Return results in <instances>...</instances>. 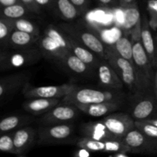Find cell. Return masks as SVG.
I'll list each match as a JSON object with an SVG mask.
<instances>
[{
	"label": "cell",
	"instance_id": "cell-1",
	"mask_svg": "<svg viewBox=\"0 0 157 157\" xmlns=\"http://www.w3.org/2000/svg\"><path fill=\"white\" fill-rule=\"evenodd\" d=\"M133 42V63L137 79V91H146L153 87L155 73L141 39L132 40Z\"/></svg>",
	"mask_w": 157,
	"mask_h": 157
},
{
	"label": "cell",
	"instance_id": "cell-2",
	"mask_svg": "<svg viewBox=\"0 0 157 157\" xmlns=\"http://www.w3.org/2000/svg\"><path fill=\"white\" fill-rule=\"evenodd\" d=\"M14 50L12 52H2L0 54V70L2 71L32 65L43 56L38 48Z\"/></svg>",
	"mask_w": 157,
	"mask_h": 157
},
{
	"label": "cell",
	"instance_id": "cell-3",
	"mask_svg": "<svg viewBox=\"0 0 157 157\" xmlns=\"http://www.w3.org/2000/svg\"><path fill=\"white\" fill-rule=\"evenodd\" d=\"M105 54V60L114 69L124 84L131 90H137V79L133 63L120 55L113 45L106 46Z\"/></svg>",
	"mask_w": 157,
	"mask_h": 157
},
{
	"label": "cell",
	"instance_id": "cell-4",
	"mask_svg": "<svg viewBox=\"0 0 157 157\" xmlns=\"http://www.w3.org/2000/svg\"><path fill=\"white\" fill-rule=\"evenodd\" d=\"M115 96L112 92L102 91L91 88H78L75 86L73 90L61 99L62 104H96L115 101Z\"/></svg>",
	"mask_w": 157,
	"mask_h": 157
},
{
	"label": "cell",
	"instance_id": "cell-5",
	"mask_svg": "<svg viewBox=\"0 0 157 157\" xmlns=\"http://www.w3.org/2000/svg\"><path fill=\"white\" fill-rule=\"evenodd\" d=\"M71 124H59L41 127L38 130V141L41 144H57L68 142L73 134Z\"/></svg>",
	"mask_w": 157,
	"mask_h": 157
},
{
	"label": "cell",
	"instance_id": "cell-6",
	"mask_svg": "<svg viewBox=\"0 0 157 157\" xmlns=\"http://www.w3.org/2000/svg\"><path fill=\"white\" fill-rule=\"evenodd\" d=\"M77 146L79 148L85 149L90 153L92 152H101V153H115L119 152L130 153V149L125 145L122 140H98L92 138H79L77 141Z\"/></svg>",
	"mask_w": 157,
	"mask_h": 157
},
{
	"label": "cell",
	"instance_id": "cell-7",
	"mask_svg": "<svg viewBox=\"0 0 157 157\" xmlns=\"http://www.w3.org/2000/svg\"><path fill=\"white\" fill-rule=\"evenodd\" d=\"M75 87L73 84H64L59 86L33 87L27 83L22 89V94L26 98H59L63 99Z\"/></svg>",
	"mask_w": 157,
	"mask_h": 157
},
{
	"label": "cell",
	"instance_id": "cell-8",
	"mask_svg": "<svg viewBox=\"0 0 157 157\" xmlns=\"http://www.w3.org/2000/svg\"><path fill=\"white\" fill-rule=\"evenodd\" d=\"M122 140L130 149V153H157V141L147 136L136 127L129 131Z\"/></svg>",
	"mask_w": 157,
	"mask_h": 157
},
{
	"label": "cell",
	"instance_id": "cell-9",
	"mask_svg": "<svg viewBox=\"0 0 157 157\" xmlns=\"http://www.w3.org/2000/svg\"><path fill=\"white\" fill-rule=\"evenodd\" d=\"M31 75L27 72H19L2 77L0 80V101L4 103L18 91L22 90L27 83H29Z\"/></svg>",
	"mask_w": 157,
	"mask_h": 157
},
{
	"label": "cell",
	"instance_id": "cell-10",
	"mask_svg": "<svg viewBox=\"0 0 157 157\" xmlns=\"http://www.w3.org/2000/svg\"><path fill=\"white\" fill-rule=\"evenodd\" d=\"M109 130L119 140L135 128V121L127 113H113L101 120Z\"/></svg>",
	"mask_w": 157,
	"mask_h": 157
},
{
	"label": "cell",
	"instance_id": "cell-11",
	"mask_svg": "<svg viewBox=\"0 0 157 157\" xmlns=\"http://www.w3.org/2000/svg\"><path fill=\"white\" fill-rule=\"evenodd\" d=\"M63 30L71 34L86 48L90 49L91 52H93L95 55H98L101 58L105 60L106 45L93 32L87 30L71 28L69 26L65 27Z\"/></svg>",
	"mask_w": 157,
	"mask_h": 157
},
{
	"label": "cell",
	"instance_id": "cell-12",
	"mask_svg": "<svg viewBox=\"0 0 157 157\" xmlns=\"http://www.w3.org/2000/svg\"><path fill=\"white\" fill-rule=\"evenodd\" d=\"M78 107L72 104L57 105L46 113V114L43 117L42 122L49 125L68 122L78 116Z\"/></svg>",
	"mask_w": 157,
	"mask_h": 157
},
{
	"label": "cell",
	"instance_id": "cell-13",
	"mask_svg": "<svg viewBox=\"0 0 157 157\" xmlns=\"http://www.w3.org/2000/svg\"><path fill=\"white\" fill-rule=\"evenodd\" d=\"M38 44L43 56L58 63L61 62L67 54L71 52L59 45L55 40L46 34L43 36H40Z\"/></svg>",
	"mask_w": 157,
	"mask_h": 157
},
{
	"label": "cell",
	"instance_id": "cell-14",
	"mask_svg": "<svg viewBox=\"0 0 157 157\" xmlns=\"http://www.w3.org/2000/svg\"><path fill=\"white\" fill-rule=\"evenodd\" d=\"M36 132L32 127H23L15 131L13 134L15 144V154L23 156L29 152L35 140Z\"/></svg>",
	"mask_w": 157,
	"mask_h": 157
},
{
	"label": "cell",
	"instance_id": "cell-15",
	"mask_svg": "<svg viewBox=\"0 0 157 157\" xmlns=\"http://www.w3.org/2000/svg\"><path fill=\"white\" fill-rule=\"evenodd\" d=\"M62 31L64 32L66 37H67L71 52L74 55H76L77 57H78L80 59L82 60L90 67H96V66L98 67L100 61L96 58L95 54L93 52H91L90 49L86 48L84 44H81L71 34L66 32V31Z\"/></svg>",
	"mask_w": 157,
	"mask_h": 157
},
{
	"label": "cell",
	"instance_id": "cell-16",
	"mask_svg": "<svg viewBox=\"0 0 157 157\" xmlns=\"http://www.w3.org/2000/svg\"><path fill=\"white\" fill-rule=\"evenodd\" d=\"M98 75L100 82L104 87L115 90H119L124 87V84L121 78L106 60L98 64Z\"/></svg>",
	"mask_w": 157,
	"mask_h": 157
},
{
	"label": "cell",
	"instance_id": "cell-17",
	"mask_svg": "<svg viewBox=\"0 0 157 157\" xmlns=\"http://www.w3.org/2000/svg\"><path fill=\"white\" fill-rule=\"evenodd\" d=\"M81 133L83 136L92 138L98 140H119L107 129L105 124L101 121L83 124L81 127Z\"/></svg>",
	"mask_w": 157,
	"mask_h": 157
},
{
	"label": "cell",
	"instance_id": "cell-18",
	"mask_svg": "<svg viewBox=\"0 0 157 157\" xmlns=\"http://www.w3.org/2000/svg\"><path fill=\"white\" fill-rule=\"evenodd\" d=\"M40 36L14 29L8 39L7 46L12 49L31 48L35 44H38Z\"/></svg>",
	"mask_w": 157,
	"mask_h": 157
},
{
	"label": "cell",
	"instance_id": "cell-19",
	"mask_svg": "<svg viewBox=\"0 0 157 157\" xmlns=\"http://www.w3.org/2000/svg\"><path fill=\"white\" fill-rule=\"evenodd\" d=\"M61 102L59 98H32L23 104V108L34 115L47 113Z\"/></svg>",
	"mask_w": 157,
	"mask_h": 157
},
{
	"label": "cell",
	"instance_id": "cell-20",
	"mask_svg": "<svg viewBox=\"0 0 157 157\" xmlns=\"http://www.w3.org/2000/svg\"><path fill=\"white\" fill-rule=\"evenodd\" d=\"M75 105L86 114L95 117L108 114L110 112L116 110L119 107V104L117 101H107V102L89 104H77Z\"/></svg>",
	"mask_w": 157,
	"mask_h": 157
},
{
	"label": "cell",
	"instance_id": "cell-21",
	"mask_svg": "<svg viewBox=\"0 0 157 157\" xmlns=\"http://www.w3.org/2000/svg\"><path fill=\"white\" fill-rule=\"evenodd\" d=\"M141 42L147 55L154 67L156 59V42L150 31L148 20L146 15L141 18Z\"/></svg>",
	"mask_w": 157,
	"mask_h": 157
},
{
	"label": "cell",
	"instance_id": "cell-22",
	"mask_svg": "<svg viewBox=\"0 0 157 157\" xmlns=\"http://www.w3.org/2000/svg\"><path fill=\"white\" fill-rule=\"evenodd\" d=\"M140 21V12L136 4L124 8L122 29L126 33H131Z\"/></svg>",
	"mask_w": 157,
	"mask_h": 157
},
{
	"label": "cell",
	"instance_id": "cell-23",
	"mask_svg": "<svg viewBox=\"0 0 157 157\" xmlns=\"http://www.w3.org/2000/svg\"><path fill=\"white\" fill-rule=\"evenodd\" d=\"M156 109H157V104L155 98H146L140 101L133 107V117L135 121L147 120L153 114Z\"/></svg>",
	"mask_w": 157,
	"mask_h": 157
},
{
	"label": "cell",
	"instance_id": "cell-24",
	"mask_svg": "<svg viewBox=\"0 0 157 157\" xmlns=\"http://www.w3.org/2000/svg\"><path fill=\"white\" fill-rule=\"evenodd\" d=\"M53 7L65 20L75 19L81 13L71 0H53Z\"/></svg>",
	"mask_w": 157,
	"mask_h": 157
},
{
	"label": "cell",
	"instance_id": "cell-25",
	"mask_svg": "<svg viewBox=\"0 0 157 157\" xmlns=\"http://www.w3.org/2000/svg\"><path fill=\"white\" fill-rule=\"evenodd\" d=\"M61 65L64 66L67 69L71 72L78 75H82L88 72L90 68L87 64L84 62L82 60L80 59L78 57L74 55L72 52L67 54L59 63Z\"/></svg>",
	"mask_w": 157,
	"mask_h": 157
},
{
	"label": "cell",
	"instance_id": "cell-26",
	"mask_svg": "<svg viewBox=\"0 0 157 157\" xmlns=\"http://www.w3.org/2000/svg\"><path fill=\"white\" fill-rule=\"evenodd\" d=\"M113 46L120 55L133 63V42L131 38L125 35L120 37Z\"/></svg>",
	"mask_w": 157,
	"mask_h": 157
},
{
	"label": "cell",
	"instance_id": "cell-27",
	"mask_svg": "<svg viewBox=\"0 0 157 157\" xmlns=\"http://www.w3.org/2000/svg\"><path fill=\"white\" fill-rule=\"evenodd\" d=\"M29 12L30 11L25 5L21 2H18L11 6L2 7V16L9 19H18L22 18Z\"/></svg>",
	"mask_w": 157,
	"mask_h": 157
},
{
	"label": "cell",
	"instance_id": "cell-28",
	"mask_svg": "<svg viewBox=\"0 0 157 157\" xmlns=\"http://www.w3.org/2000/svg\"><path fill=\"white\" fill-rule=\"evenodd\" d=\"M14 29L17 30L22 31L27 33L32 34L34 35H40V31L38 26L34 24L32 21H29L25 18H18V19H12Z\"/></svg>",
	"mask_w": 157,
	"mask_h": 157
},
{
	"label": "cell",
	"instance_id": "cell-29",
	"mask_svg": "<svg viewBox=\"0 0 157 157\" xmlns=\"http://www.w3.org/2000/svg\"><path fill=\"white\" fill-rule=\"evenodd\" d=\"M45 34L48 35L50 38L55 40L59 45L64 48L66 50L70 51L68 41H67V37L63 31H60L59 29L53 27V26H48L45 30ZM71 52V51H70Z\"/></svg>",
	"mask_w": 157,
	"mask_h": 157
},
{
	"label": "cell",
	"instance_id": "cell-30",
	"mask_svg": "<svg viewBox=\"0 0 157 157\" xmlns=\"http://www.w3.org/2000/svg\"><path fill=\"white\" fill-rule=\"evenodd\" d=\"M25 122V119L19 116H9L0 122V131L7 133Z\"/></svg>",
	"mask_w": 157,
	"mask_h": 157
},
{
	"label": "cell",
	"instance_id": "cell-31",
	"mask_svg": "<svg viewBox=\"0 0 157 157\" xmlns=\"http://www.w3.org/2000/svg\"><path fill=\"white\" fill-rule=\"evenodd\" d=\"M12 19L4 18L2 16L0 19V40L2 45L5 44L7 46V41L11 33L14 30Z\"/></svg>",
	"mask_w": 157,
	"mask_h": 157
},
{
	"label": "cell",
	"instance_id": "cell-32",
	"mask_svg": "<svg viewBox=\"0 0 157 157\" xmlns=\"http://www.w3.org/2000/svg\"><path fill=\"white\" fill-rule=\"evenodd\" d=\"M135 127L139 129L145 135L157 141V127L147 120L135 121Z\"/></svg>",
	"mask_w": 157,
	"mask_h": 157
},
{
	"label": "cell",
	"instance_id": "cell-33",
	"mask_svg": "<svg viewBox=\"0 0 157 157\" xmlns=\"http://www.w3.org/2000/svg\"><path fill=\"white\" fill-rule=\"evenodd\" d=\"M14 133H6L0 137V150L3 153L15 154V144L13 140Z\"/></svg>",
	"mask_w": 157,
	"mask_h": 157
},
{
	"label": "cell",
	"instance_id": "cell-34",
	"mask_svg": "<svg viewBox=\"0 0 157 157\" xmlns=\"http://www.w3.org/2000/svg\"><path fill=\"white\" fill-rule=\"evenodd\" d=\"M20 2L26 6L29 10L35 13H39L41 12V7L37 4L35 0H19Z\"/></svg>",
	"mask_w": 157,
	"mask_h": 157
},
{
	"label": "cell",
	"instance_id": "cell-35",
	"mask_svg": "<svg viewBox=\"0 0 157 157\" xmlns=\"http://www.w3.org/2000/svg\"><path fill=\"white\" fill-rule=\"evenodd\" d=\"M71 2L78 8L80 12H82L87 8L89 0H71Z\"/></svg>",
	"mask_w": 157,
	"mask_h": 157
},
{
	"label": "cell",
	"instance_id": "cell-36",
	"mask_svg": "<svg viewBox=\"0 0 157 157\" xmlns=\"http://www.w3.org/2000/svg\"><path fill=\"white\" fill-rule=\"evenodd\" d=\"M40 7H53V0H35Z\"/></svg>",
	"mask_w": 157,
	"mask_h": 157
},
{
	"label": "cell",
	"instance_id": "cell-37",
	"mask_svg": "<svg viewBox=\"0 0 157 157\" xmlns=\"http://www.w3.org/2000/svg\"><path fill=\"white\" fill-rule=\"evenodd\" d=\"M136 0H119V6L123 8L136 4Z\"/></svg>",
	"mask_w": 157,
	"mask_h": 157
},
{
	"label": "cell",
	"instance_id": "cell-38",
	"mask_svg": "<svg viewBox=\"0 0 157 157\" xmlns=\"http://www.w3.org/2000/svg\"><path fill=\"white\" fill-rule=\"evenodd\" d=\"M100 3L104 6H115L119 5V0H98Z\"/></svg>",
	"mask_w": 157,
	"mask_h": 157
},
{
	"label": "cell",
	"instance_id": "cell-39",
	"mask_svg": "<svg viewBox=\"0 0 157 157\" xmlns=\"http://www.w3.org/2000/svg\"><path fill=\"white\" fill-rule=\"evenodd\" d=\"M0 2L2 7L11 6V5L15 4V3L20 2L19 0H0Z\"/></svg>",
	"mask_w": 157,
	"mask_h": 157
},
{
	"label": "cell",
	"instance_id": "cell-40",
	"mask_svg": "<svg viewBox=\"0 0 157 157\" xmlns=\"http://www.w3.org/2000/svg\"><path fill=\"white\" fill-rule=\"evenodd\" d=\"M153 93H154V98L156 100V102L157 104V71L155 73L154 78V84H153Z\"/></svg>",
	"mask_w": 157,
	"mask_h": 157
},
{
	"label": "cell",
	"instance_id": "cell-41",
	"mask_svg": "<svg viewBox=\"0 0 157 157\" xmlns=\"http://www.w3.org/2000/svg\"><path fill=\"white\" fill-rule=\"evenodd\" d=\"M81 149V150H79V151L78 152V156H90V151H88V150H85V149H82V148H80Z\"/></svg>",
	"mask_w": 157,
	"mask_h": 157
},
{
	"label": "cell",
	"instance_id": "cell-42",
	"mask_svg": "<svg viewBox=\"0 0 157 157\" xmlns=\"http://www.w3.org/2000/svg\"><path fill=\"white\" fill-rule=\"evenodd\" d=\"M155 42H156V59H155L154 67L157 68V35L155 36Z\"/></svg>",
	"mask_w": 157,
	"mask_h": 157
},
{
	"label": "cell",
	"instance_id": "cell-43",
	"mask_svg": "<svg viewBox=\"0 0 157 157\" xmlns=\"http://www.w3.org/2000/svg\"><path fill=\"white\" fill-rule=\"evenodd\" d=\"M147 121H148L149 122H150L151 124H154L157 127V118H155V119H147Z\"/></svg>",
	"mask_w": 157,
	"mask_h": 157
}]
</instances>
